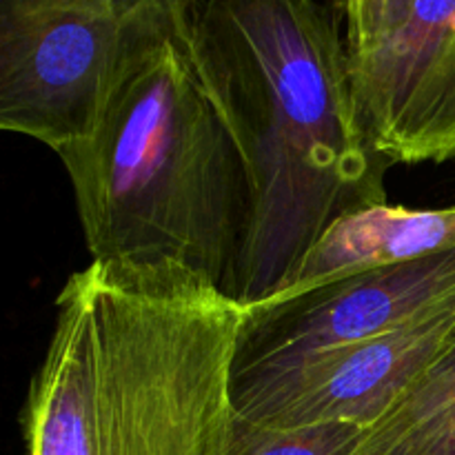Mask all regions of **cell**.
Instances as JSON below:
<instances>
[{"mask_svg":"<svg viewBox=\"0 0 455 455\" xmlns=\"http://www.w3.org/2000/svg\"><path fill=\"white\" fill-rule=\"evenodd\" d=\"M198 78L235 142L251 216L234 300H269L338 218L385 204L389 158L369 140L349 47L320 0H198Z\"/></svg>","mask_w":455,"mask_h":455,"instance_id":"obj_1","label":"cell"},{"mask_svg":"<svg viewBox=\"0 0 455 455\" xmlns=\"http://www.w3.org/2000/svg\"><path fill=\"white\" fill-rule=\"evenodd\" d=\"M243 318L173 262L92 260L56 298L25 455H229Z\"/></svg>","mask_w":455,"mask_h":455,"instance_id":"obj_2","label":"cell"},{"mask_svg":"<svg viewBox=\"0 0 455 455\" xmlns=\"http://www.w3.org/2000/svg\"><path fill=\"white\" fill-rule=\"evenodd\" d=\"M123 43L96 129L58 158L92 260L173 262L234 298L247 173L191 53L198 0H123Z\"/></svg>","mask_w":455,"mask_h":455,"instance_id":"obj_3","label":"cell"},{"mask_svg":"<svg viewBox=\"0 0 455 455\" xmlns=\"http://www.w3.org/2000/svg\"><path fill=\"white\" fill-rule=\"evenodd\" d=\"M123 0H0V127L53 154L87 140L114 80Z\"/></svg>","mask_w":455,"mask_h":455,"instance_id":"obj_4","label":"cell"},{"mask_svg":"<svg viewBox=\"0 0 455 455\" xmlns=\"http://www.w3.org/2000/svg\"><path fill=\"white\" fill-rule=\"evenodd\" d=\"M455 309V249L244 309L235 378L403 329Z\"/></svg>","mask_w":455,"mask_h":455,"instance_id":"obj_5","label":"cell"},{"mask_svg":"<svg viewBox=\"0 0 455 455\" xmlns=\"http://www.w3.org/2000/svg\"><path fill=\"white\" fill-rule=\"evenodd\" d=\"M455 333V309L324 354L235 378L240 420L275 429L371 427L438 358Z\"/></svg>","mask_w":455,"mask_h":455,"instance_id":"obj_6","label":"cell"},{"mask_svg":"<svg viewBox=\"0 0 455 455\" xmlns=\"http://www.w3.org/2000/svg\"><path fill=\"white\" fill-rule=\"evenodd\" d=\"M369 140L391 163L455 158V0H413L394 31L349 53Z\"/></svg>","mask_w":455,"mask_h":455,"instance_id":"obj_7","label":"cell"},{"mask_svg":"<svg viewBox=\"0 0 455 455\" xmlns=\"http://www.w3.org/2000/svg\"><path fill=\"white\" fill-rule=\"evenodd\" d=\"M449 249H455V207L409 209L389 203L373 204L338 218L284 287L265 302L291 300L338 280L420 260Z\"/></svg>","mask_w":455,"mask_h":455,"instance_id":"obj_8","label":"cell"},{"mask_svg":"<svg viewBox=\"0 0 455 455\" xmlns=\"http://www.w3.org/2000/svg\"><path fill=\"white\" fill-rule=\"evenodd\" d=\"M354 455H455V333L385 416L364 429Z\"/></svg>","mask_w":455,"mask_h":455,"instance_id":"obj_9","label":"cell"},{"mask_svg":"<svg viewBox=\"0 0 455 455\" xmlns=\"http://www.w3.org/2000/svg\"><path fill=\"white\" fill-rule=\"evenodd\" d=\"M363 435L347 422L275 429L234 418L229 455H354Z\"/></svg>","mask_w":455,"mask_h":455,"instance_id":"obj_10","label":"cell"},{"mask_svg":"<svg viewBox=\"0 0 455 455\" xmlns=\"http://www.w3.org/2000/svg\"><path fill=\"white\" fill-rule=\"evenodd\" d=\"M413 0H340L349 53H360L385 38L407 18Z\"/></svg>","mask_w":455,"mask_h":455,"instance_id":"obj_11","label":"cell"}]
</instances>
